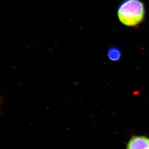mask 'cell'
Returning a JSON list of instances; mask_svg holds the SVG:
<instances>
[{"instance_id":"cell-1","label":"cell","mask_w":149,"mask_h":149,"mask_svg":"<svg viewBox=\"0 0 149 149\" xmlns=\"http://www.w3.org/2000/svg\"><path fill=\"white\" fill-rule=\"evenodd\" d=\"M120 21L127 27H135L144 21L145 6L141 0H124L117 9Z\"/></svg>"},{"instance_id":"cell-2","label":"cell","mask_w":149,"mask_h":149,"mask_svg":"<svg viewBox=\"0 0 149 149\" xmlns=\"http://www.w3.org/2000/svg\"><path fill=\"white\" fill-rule=\"evenodd\" d=\"M127 149H149V139L144 136H133L128 141Z\"/></svg>"},{"instance_id":"cell-3","label":"cell","mask_w":149,"mask_h":149,"mask_svg":"<svg viewBox=\"0 0 149 149\" xmlns=\"http://www.w3.org/2000/svg\"><path fill=\"white\" fill-rule=\"evenodd\" d=\"M122 52L119 48L116 47H111L109 49L107 56L109 58L113 61H118L122 57Z\"/></svg>"}]
</instances>
